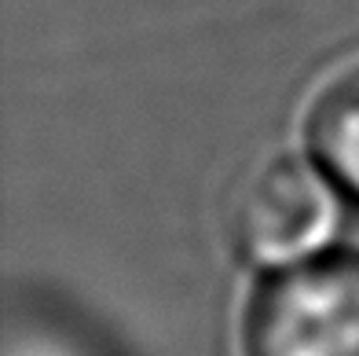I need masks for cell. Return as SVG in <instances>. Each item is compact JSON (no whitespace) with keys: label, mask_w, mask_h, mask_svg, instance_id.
<instances>
[{"label":"cell","mask_w":359,"mask_h":356,"mask_svg":"<svg viewBox=\"0 0 359 356\" xmlns=\"http://www.w3.org/2000/svg\"><path fill=\"white\" fill-rule=\"evenodd\" d=\"M312 154H271L242 176L231 195V239L246 261L283 272L326 253L341 202Z\"/></svg>","instance_id":"6da1fadb"},{"label":"cell","mask_w":359,"mask_h":356,"mask_svg":"<svg viewBox=\"0 0 359 356\" xmlns=\"http://www.w3.org/2000/svg\"><path fill=\"white\" fill-rule=\"evenodd\" d=\"M246 356H359V257L271 272L246 312Z\"/></svg>","instance_id":"7a4b0ae2"},{"label":"cell","mask_w":359,"mask_h":356,"mask_svg":"<svg viewBox=\"0 0 359 356\" xmlns=\"http://www.w3.org/2000/svg\"><path fill=\"white\" fill-rule=\"evenodd\" d=\"M308 151L330 180L359 199V62L326 77L304 118Z\"/></svg>","instance_id":"3957f363"}]
</instances>
